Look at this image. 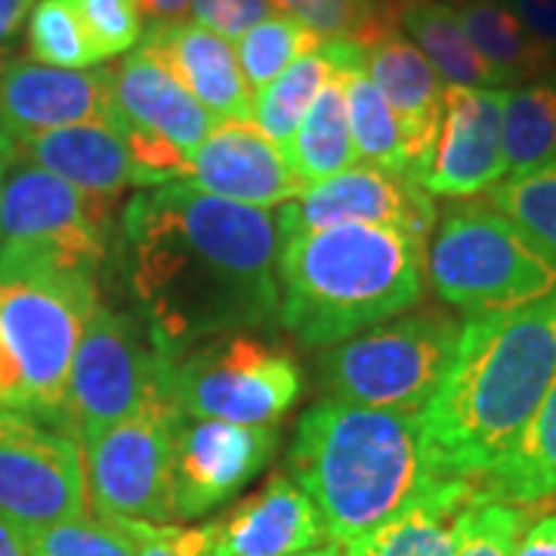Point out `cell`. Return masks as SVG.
Returning <instances> with one entry per match:
<instances>
[{"mask_svg":"<svg viewBox=\"0 0 556 556\" xmlns=\"http://www.w3.org/2000/svg\"><path fill=\"white\" fill-rule=\"evenodd\" d=\"M0 412H31L28 387L13 350L0 334Z\"/></svg>","mask_w":556,"mask_h":556,"instance_id":"obj_39","label":"cell"},{"mask_svg":"<svg viewBox=\"0 0 556 556\" xmlns=\"http://www.w3.org/2000/svg\"><path fill=\"white\" fill-rule=\"evenodd\" d=\"M31 13V0H0V53L20 35L22 22Z\"/></svg>","mask_w":556,"mask_h":556,"instance_id":"obj_43","label":"cell"},{"mask_svg":"<svg viewBox=\"0 0 556 556\" xmlns=\"http://www.w3.org/2000/svg\"><path fill=\"white\" fill-rule=\"evenodd\" d=\"M427 239L396 226L340 223L281 239L278 321L303 346H334L412 309Z\"/></svg>","mask_w":556,"mask_h":556,"instance_id":"obj_3","label":"cell"},{"mask_svg":"<svg viewBox=\"0 0 556 556\" xmlns=\"http://www.w3.org/2000/svg\"><path fill=\"white\" fill-rule=\"evenodd\" d=\"M489 204L510 217L556 263V164L504 177L489 189Z\"/></svg>","mask_w":556,"mask_h":556,"instance_id":"obj_32","label":"cell"},{"mask_svg":"<svg viewBox=\"0 0 556 556\" xmlns=\"http://www.w3.org/2000/svg\"><path fill=\"white\" fill-rule=\"evenodd\" d=\"M139 50L161 62L219 124L254 115V90L241 72L239 53L217 31L195 22L152 25L139 40Z\"/></svg>","mask_w":556,"mask_h":556,"instance_id":"obj_19","label":"cell"},{"mask_svg":"<svg viewBox=\"0 0 556 556\" xmlns=\"http://www.w3.org/2000/svg\"><path fill=\"white\" fill-rule=\"evenodd\" d=\"M170 362L134 318L97 306L72 356L60 427L84 442L146 402L170 399Z\"/></svg>","mask_w":556,"mask_h":556,"instance_id":"obj_8","label":"cell"},{"mask_svg":"<svg viewBox=\"0 0 556 556\" xmlns=\"http://www.w3.org/2000/svg\"><path fill=\"white\" fill-rule=\"evenodd\" d=\"M288 477L316 504L331 544L346 547L433 482L420 415L318 402L306 408L288 452Z\"/></svg>","mask_w":556,"mask_h":556,"instance_id":"obj_4","label":"cell"},{"mask_svg":"<svg viewBox=\"0 0 556 556\" xmlns=\"http://www.w3.org/2000/svg\"><path fill=\"white\" fill-rule=\"evenodd\" d=\"M460 325L439 313L393 318L340 340L318 358L321 383L338 402L420 415L455 358Z\"/></svg>","mask_w":556,"mask_h":556,"instance_id":"obj_6","label":"cell"},{"mask_svg":"<svg viewBox=\"0 0 556 556\" xmlns=\"http://www.w3.org/2000/svg\"><path fill=\"white\" fill-rule=\"evenodd\" d=\"M195 189L251 207H273L303 195V186L276 142L260 134L254 121H223L201 142L189 179Z\"/></svg>","mask_w":556,"mask_h":556,"instance_id":"obj_18","label":"cell"},{"mask_svg":"<svg viewBox=\"0 0 556 556\" xmlns=\"http://www.w3.org/2000/svg\"><path fill=\"white\" fill-rule=\"evenodd\" d=\"M529 507L479 501L470 510L455 556H514V547L529 529Z\"/></svg>","mask_w":556,"mask_h":556,"instance_id":"obj_35","label":"cell"},{"mask_svg":"<svg viewBox=\"0 0 556 556\" xmlns=\"http://www.w3.org/2000/svg\"><path fill=\"white\" fill-rule=\"evenodd\" d=\"M276 424H229L179 415L174 433V501L177 519L211 514L241 492L273 460Z\"/></svg>","mask_w":556,"mask_h":556,"instance_id":"obj_15","label":"cell"},{"mask_svg":"<svg viewBox=\"0 0 556 556\" xmlns=\"http://www.w3.org/2000/svg\"><path fill=\"white\" fill-rule=\"evenodd\" d=\"M281 155L303 186H316L321 179L353 167L356 149H353V134H350L343 75L338 68L331 80L321 87L309 112L303 115L298 134L281 149Z\"/></svg>","mask_w":556,"mask_h":556,"instance_id":"obj_27","label":"cell"},{"mask_svg":"<svg viewBox=\"0 0 556 556\" xmlns=\"http://www.w3.org/2000/svg\"><path fill=\"white\" fill-rule=\"evenodd\" d=\"M31 556H137V538L124 522L75 517L22 532Z\"/></svg>","mask_w":556,"mask_h":556,"instance_id":"obj_34","label":"cell"},{"mask_svg":"<svg viewBox=\"0 0 556 556\" xmlns=\"http://www.w3.org/2000/svg\"><path fill=\"white\" fill-rule=\"evenodd\" d=\"M115 130L137 161L139 189L189 177L201 142L219 121L146 50L112 65Z\"/></svg>","mask_w":556,"mask_h":556,"instance_id":"obj_12","label":"cell"},{"mask_svg":"<svg viewBox=\"0 0 556 556\" xmlns=\"http://www.w3.org/2000/svg\"><path fill=\"white\" fill-rule=\"evenodd\" d=\"M142 16L152 25H174L182 22L192 10V0H139Z\"/></svg>","mask_w":556,"mask_h":556,"instance_id":"obj_42","label":"cell"},{"mask_svg":"<svg viewBox=\"0 0 556 556\" xmlns=\"http://www.w3.org/2000/svg\"><path fill=\"white\" fill-rule=\"evenodd\" d=\"M479 489L470 479H433L393 517L343 547V556H455Z\"/></svg>","mask_w":556,"mask_h":556,"instance_id":"obj_22","label":"cell"},{"mask_svg":"<svg viewBox=\"0 0 556 556\" xmlns=\"http://www.w3.org/2000/svg\"><path fill=\"white\" fill-rule=\"evenodd\" d=\"M0 556H31L20 529L3 519H0Z\"/></svg>","mask_w":556,"mask_h":556,"instance_id":"obj_44","label":"cell"},{"mask_svg":"<svg viewBox=\"0 0 556 556\" xmlns=\"http://www.w3.org/2000/svg\"><path fill=\"white\" fill-rule=\"evenodd\" d=\"M501 146L510 177L556 164V72L507 87Z\"/></svg>","mask_w":556,"mask_h":556,"instance_id":"obj_28","label":"cell"},{"mask_svg":"<svg viewBox=\"0 0 556 556\" xmlns=\"http://www.w3.org/2000/svg\"><path fill=\"white\" fill-rule=\"evenodd\" d=\"M13 159H16V139L7 130H0V211H3V186H7V174H10Z\"/></svg>","mask_w":556,"mask_h":556,"instance_id":"obj_45","label":"cell"},{"mask_svg":"<svg viewBox=\"0 0 556 556\" xmlns=\"http://www.w3.org/2000/svg\"><path fill=\"white\" fill-rule=\"evenodd\" d=\"M276 217L281 239L340 223L396 226L420 239H430L439 223L433 195L424 186H417L415 179L378 170L371 164H353L334 177L309 186L303 195L285 201Z\"/></svg>","mask_w":556,"mask_h":556,"instance_id":"obj_14","label":"cell"},{"mask_svg":"<svg viewBox=\"0 0 556 556\" xmlns=\"http://www.w3.org/2000/svg\"><path fill=\"white\" fill-rule=\"evenodd\" d=\"M452 7L497 87L507 90L556 72L554 50L544 47L504 0H460Z\"/></svg>","mask_w":556,"mask_h":556,"instance_id":"obj_24","label":"cell"},{"mask_svg":"<svg viewBox=\"0 0 556 556\" xmlns=\"http://www.w3.org/2000/svg\"><path fill=\"white\" fill-rule=\"evenodd\" d=\"M517 20L556 53V0H504Z\"/></svg>","mask_w":556,"mask_h":556,"instance_id":"obj_40","label":"cell"},{"mask_svg":"<svg viewBox=\"0 0 556 556\" xmlns=\"http://www.w3.org/2000/svg\"><path fill=\"white\" fill-rule=\"evenodd\" d=\"M331 75L334 65L321 53V47H316L313 53H303L276 80H269L263 90L254 93V115H251L254 127L269 142H276L278 149H285Z\"/></svg>","mask_w":556,"mask_h":556,"instance_id":"obj_30","label":"cell"},{"mask_svg":"<svg viewBox=\"0 0 556 556\" xmlns=\"http://www.w3.org/2000/svg\"><path fill=\"white\" fill-rule=\"evenodd\" d=\"M109 211L35 161L16 155L3 186L0 266L40 269L97 285Z\"/></svg>","mask_w":556,"mask_h":556,"instance_id":"obj_7","label":"cell"},{"mask_svg":"<svg viewBox=\"0 0 556 556\" xmlns=\"http://www.w3.org/2000/svg\"><path fill=\"white\" fill-rule=\"evenodd\" d=\"M442 3H445V0H442ZM455 3H460V0H455Z\"/></svg>","mask_w":556,"mask_h":556,"instance_id":"obj_47","label":"cell"},{"mask_svg":"<svg viewBox=\"0 0 556 556\" xmlns=\"http://www.w3.org/2000/svg\"><path fill=\"white\" fill-rule=\"evenodd\" d=\"M504 87H445L442 124L420 186L430 195L473 199L507 177L501 118Z\"/></svg>","mask_w":556,"mask_h":556,"instance_id":"obj_16","label":"cell"},{"mask_svg":"<svg viewBox=\"0 0 556 556\" xmlns=\"http://www.w3.org/2000/svg\"><path fill=\"white\" fill-rule=\"evenodd\" d=\"M298 556H343V551H340L338 544H328V547H316V551H306V554H298Z\"/></svg>","mask_w":556,"mask_h":556,"instance_id":"obj_46","label":"cell"},{"mask_svg":"<svg viewBox=\"0 0 556 556\" xmlns=\"http://www.w3.org/2000/svg\"><path fill=\"white\" fill-rule=\"evenodd\" d=\"M28 56L53 68H93L102 56L75 0H40L28 13Z\"/></svg>","mask_w":556,"mask_h":556,"instance_id":"obj_31","label":"cell"},{"mask_svg":"<svg viewBox=\"0 0 556 556\" xmlns=\"http://www.w3.org/2000/svg\"><path fill=\"white\" fill-rule=\"evenodd\" d=\"M321 38L309 25H303L288 13H276L269 20L254 25L239 38V62L251 90H263L269 80H276L291 62L303 53H313Z\"/></svg>","mask_w":556,"mask_h":556,"instance_id":"obj_33","label":"cell"},{"mask_svg":"<svg viewBox=\"0 0 556 556\" xmlns=\"http://www.w3.org/2000/svg\"><path fill=\"white\" fill-rule=\"evenodd\" d=\"M124 232L146 331L177 358L204 340L278 316V217L186 179L137 192Z\"/></svg>","mask_w":556,"mask_h":556,"instance_id":"obj_1","label":"cell"},{"mask_svg":"<svg viewBox=\"0 0 556 556\" xmlns=\"http://www.w3.org/2000/svg\"><path fill=\"white\" fill-rule=\"evenodd\" d=\"M137 538V556H217L219 522L174 526V522H124Z\"/></svg>","mask_w":556,"mask_h":556,"instance_id":"obj_37","label":"cell"},{"mask_svg":"<svg viewBox=\"0 0 556 556\" xmlns=\"http://www.w3.org/2000/svg\"><path fill=\"white\" fill-rule=\"evenodd\" d=\"M75 3L102 60H112L139 47L142 22H146L139 0H75Z\"/></svg>","mask_w":556,"mask_h":556,"instance_id":"obj_36","label":"cell"},{"mask_svg":"<svg viewBox=\"0 0 556 556\" xmlns=\"http://www.w3.org/2000/svg\"><path fill=\"white\" fill-rule=\"evenodd\" d=\"M482 501L535 507L556 501V375L526 433L495 473L477 482Z\"/></svg>","mask_w":556,"mask_h":556,"instance_id":"obj_25","label":"cell"},{"mask_svg":"<svg viewBox=\"0 0 556 556\" xmlns=\"http://www.w3.org/2000/svg\"><path fill=\"white\" fill-rule=\"evenodd\" d=\"M72 124L115 127L112 68H53L0 56V130L13 139Z\"/></svg>","mask_w":556,"mask_h":556,"instance_id":"obj_17","label":"cell"},{"mask_svg":"<svg viewBox=\"0 0 556 556\" xmlns=\"http://www.w3.org/2000/svg\"><path fill=\"white\" fill-rule=\"evenodd\" d=\"M556 375V300L470 318L433 399L420 412L437 479L479 482L514 455Z\"/></svg>","mask_w":556,"mask_h":556,"instance_id":"obj_2","label":"cell"},{"mask_svg":"<svg viewBox=\"0 0 556 556\" xmlns=\"http://www.w3.org/2000/svg\"><path fill=\"white\" fill-rule=\"evenodd\" d=\"M325 541L331 538L309 495L288 473H273L260 492L219 519L217 554L298 556L325 547Z\"/></svg>","mask_w":556,"mask_h":556,"instance_id":"obj_21","label":"cell"},{"mask_svg":"<svg viewBox=\"0 0 556 556\" xmlns=\"http://www.w3.org/2000/svg\"><path fill=\"white\" fill-rule=\"evenodd\" d=\"M100 306L97 285L0 266V334L20 362L31 412L60 424L80 331Z\"/></svg>","mask_w":556,"mask_h":556,"instance_id":"obj_9","label":"cell"},{"mask_svg":"<svg viewBox=\"0 0 556 556\" xmlns=\"http://www.w3.org/2000/svg\"><path fill=\"white\" fill-rule=\"evenodd\" d=\"M84 452L47 417L0 412V519L20 532L84 517Z\"/></svg>","mask_w":556,"mask_h":556,"instance_id":"obj_13","label":"cell"},{"mask_svg":"<svg viewBox=\"0 0 556 556\" xmlns=\"http://www.w3.org/2000/svg\"><path fill=\"white\" fill-rule=\"evenodd\" d=\"M179 412L170 399H152L121 424L87 437V504L112 522H174V433Z\"/></svg>","mask_w":556,"mask_h":556,"instance_id":"obj_11","label":"cell"},{"mask_svg":"<svg viewBox=\"0 0 556 556\" xmlns=\"http://www.w3.org/2000/svg\"><path fill=\"white\" fill-rule=\"evenodd\" d=\"M276 13H281L276 0H192L189 10L195 25L217 31L226 40H239L244 31Z\"/></svg>","mask_w":556,"mask_h":556,"instance_id":"obj_38","label":"cell"},{"mask_svg":"<svg viewBox=\"0 0 556 556\" xmlns=\"http://www.w3.org/2000/svg\"><path fill=\"white\" fill-rule=\"evenodd\" d=\"M303 393L298 358L248 334H223L170 362L179 415L229 424H278Z\"/></svg>","mask_w":556,"mask_h":556,"instance_id":"obj_10","label":"cell"},{"mask_svg":"<svg viewBox=\"0 0 556 556\" xmlns=\"http://www.w3.org/2000/svg\"><path fill=\"white\" fill-rule=\"evenodd\" d=\"M16 155L35 161L105 207H112L124 189H139L137 161L109 124H72L16 139Z\"/></svg>","mask_w":556,"mask_h":556,"instance_id":"obj_23","label":"cell"},{"mask_svg":"<svg viewBox=\"0 0 556 556\" xmlns=\"http://www.w3.org/2000/svg\"><path fill=\"white\" fill-rule=\"evenodd\" d=\"M399 31L427 56L445 87H497L492 68L473 50L452 3L402 0Z\"/></svg>","mask_w":556,"mask_h":556,"instance_id":"obj_26","label":"cell"},{"mask_svg":"<svg viewBox=\"0 0 556 556\" xmlns=\"http://www.w3.org/2000/svg\"><path fill=\"white\" fill-rule=\"evenodd\" d=\"M365 72L396 118L412 164V179L420 186L442 124L445 80L402 31H393L365 50Z\"/></svg>","mask_w":556,"mask_h":556,"instance_id":"obj_20","label":"cell"},{"mask_svg":"<svg viewBox=\"0 0 556 556\" xmlns=\"http://www.w3.org/2000/svg\"><path fill=\"white\" fill-rule=\"evenodd\" d=\"M338 72L343 75V90H346V115H350L356 159H362V164L378 167V170H387V174L412 179V164H408L402 130H399L387 100L375 87V80L368 78L365 65L338 68Z\"/></svg>","mask_w":556,"mask_h":556,"instance_id":"obj_29","label":"cell"},{"mask_svg":"<svg viewBox=\"0 0 556 556\" xmlns=\"http://www.w3.org/2000/svg\"><path fill=\"white\" fill-rule=\"evenodd\" d=\"M437 298L470 318L519 313L556 300V263L489 201H457L427 251Z\"/></svg>","mask_w":556,"mask_h":556,"instance_id":"obj_5","label":"cell"},{"mask_svg":"<svg viewBox=\"0 0 556 556\" xmlns=\"http://www.w3.org/2000/svg\"><path fill=\"white\" fill-rule=\"evenodd\" d=\"M514 556H556V514L529 522L514 547Z\"/></svg>","mask_w":556,"mask_h":556,"instance_id":"obj_41","label":"cell"}]
</instances>
